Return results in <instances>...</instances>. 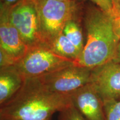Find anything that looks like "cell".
Wrapping results in <instances>:
<instances>
[{
    "mask_svg": "<svg viewBox=\"0 0 120 120\" xmlns=\"http://www.w3.org/2000/svg\"><path fill=\"white\" fill-rule=\"evenodd\" d=\"M105 120H120V100L104 103Z\"/></svg>",
    "mask_w": 120,
    "mask_h": 120,
    "instance_id": "cell-13",
    "label": "cell"
},
{
    "mask_svg": "<svg viewBox=\"0 0 120 120\" xmlns=\"http://www.w3.org/2000/svg\"><path fill=\"white\" fill-rule=\"evenodd\" d=\"M113 29L115 34L120 41V16L113 17Z\"/></svg>",
    "mask_w": 120,
    "mask_h": 120,
    "instance_id": "cell-18",
    "label": "cell"
},
{
    "mask_svg": "<svg viewBox=\"0 0 120 120\" xmlns=\"http://www.w3.org/2000/svg\"><path fill=\"white\" fill-rule=\"evenodd\" d=\"M21 1L22 0H1V5L10 7Z\"/></svg>",
    "mask_w": 120,
    "mask_h": 120,
    "instance_id": "cell-19",
    "label": "cell"
},
{
    "mask_svg": "<svg viewBox=\"0 0 120 120\" xmlns=\"http://www.w3.org/2000/svg\"><path fill=\"white\" fill-rule=\"evenodd\" d=\"M49 46L58 55L71 59L75 62L80 57V52L63 32L59 34Z\"/></svg>",
    "mask_w": 120,
    "mask_h": 120,
    "instance_id": "cell-11",
    "label": "cell"
},
{
    "mask_svg": "<svg viewBox=\"0 0 120 120\" xmlns=\"http://www.w3.org/2000/svg\"><path fill=\"white\" fill-rule=\"evenodd\" d=\"M115 59L116 60H118V61H120V41L119 42V44H118V47H117V50L116 55V56H115Z\"/></svg>",
    "mask_w": 120,
    "mask_h": 120,
    "instance_id": "cell-20",
    "label": "cell"
},
{
    "mask_svg": "<svg viewBox=\"0 0 120 120\" xmlns=\"http://www.w3.org/2000/svg\"><path fill=\"white\" fill-rule=\"evenodd\" d=\"M0 9V49L9 54L17 62L25 56L28 47L9 20L6 8L1 6Z\"/></svg>",
    "mask_w": 120,
    "mask_h": 120,
    "instance_id": "cell-9",
    "label": "cell"
},
{
    "mask_svg": "<svg viewBox=\"0 0 120 120\" xmlns=\"http://www.w3.org/2000/svg\"><path fill=\"white\" fill-rule=\"evenodd\" d=\"M76 1L79 2L89 1L98 6L103 11L110 13L112 15V5L111 0H76Z\"/></svg>",
    "mask_w": 120,
    "mask_h": 120,
    "instance_id": "cell-15",
    "label": "cell"
},
{
    "mask_svg": "<svg viewBox=\"0 0 120 120\" xmlns=\"http://www.w3.org/2000/svg\"><path fill=\"white\" fill-rule=\"evenodd\" d=\"M112 5V15L113 17L120 16V0H111Z\"/></svg>",
    "mask_w": 120,
    "mask_h": 120,
    "instance_id": "cell-17",
    "label": "cell"
},
{
    "mask_svg": "<svg viewBox=\"0 0 120 120\" xmlns=\"http://www.w3.org/2000/svg\"><path fill=\"white\" fill-rule=\"evenodd\" d=\"M4 7L9 20L28 48L43 43L38 11L34 0H22L10 7Z\"/></svg>",
    "mask_w": 120,
    "mask_h": 120,
    "instance_id": "cell-5",
    "label": "cell"
},
{
    "mask_svg": "<svg viewBox=\"0 0 120 120\" xmlns=\"http://www.w3.org/2000/svg\"><path fill=\"white\" fill-rule=\"evenodd\" d=\"M71 105L70 95L50 92L38 77L29 78L17 94L0 107V120H52L56 112Z\"/></svg>",
    "mask_w": 120,
    "mask_h": 120,
    "instance_id": "cell-1",
    "label": "cell"
},
{
    "mask_svg": "<svg viewBox=\"0 0 120 120\" xmlns=\"http://www.w3.org/2000/svg\"><path fill=\"white\" fill-rule=\"evenodd\" d=\"M92 69L73 64L64 67L38 78L50 92L70 95L90 83Z\"/></svg>",
    "mask_w": 120,
    "mask_h": 120,
    "instance_id": "cell-6",
    "label": "cell"
},
{
    "mask_svg": "<svg viewBox=\"0 0 120 120\" xmlns=\"http://www.w3.org/2000/svg\"><path fill=\"white\" fill-rule=\"evenodd\" d=\"M90 83L104 103L120 100V61L114 58L92 69Z\"/></svg>",
    "mask_w": 120,
    "mask_h": 120,
    "instance_id": "cell-7",
    "label": "cell"
},
{
    "mask_svg": "<svg viewBox=\"0 0 120 120\" xmlns=\"http://www.w3.org/2000/svg\"><path fill=\"white\" fill-rule=\"evenodd\" d=\"M63 33L81 54L85 43L81 28L78 22V19L69 21L64 26Z\"/></svg>",
    "mask_w": 120,
    "mask_h": 120,
    "instance_id": "cell-12",
    "label": "cell"
},
{
    "mask_svg": "<svg viewBox=\"0 0 120 120\" xmlns=\"http://www.w3.org/2000/svg\"><path fill=\"white\" fill-rule=\"evenodd\" d=\"M25 80L14 66L0 68V107L17 94Z\"/></svg>",
    "mask_w": 120,
    "mask_h": 120,
    "instance_id": "cell-10",
    "label": "cell"
},
{
    "mask_svg": "<svg viewBox=\"0 0 120 120\" xmlns=\"http://www.w3.org/2000/svg\"><path fill=\"white\" fill-rule=\"evenodd\" d=\"M34 1H40V0H34ZM60 1H70V0H60Z\"/></svg>",
    "mask_w": 120,
    "mask_h": 120,
    "instance_id": "cell-21",
    "label": "cell"
},
{
    "mask_svg": "<svg viewBox=\"0 0 120 120\" xmlns=\"http://www.w3.org/2000/svg\"><path fill=\"white\" fill-rule=\"evenodd\" d=\"M36 4L43 43L49 45L63 32L69 21L78 19L83 4L76 0H40Z\"/></svg>",
    "mask_w": 120,
    "mask_h": 120,
    "instance_id": "cell-3",
    "label": "cell"
},
{
    "mask_svg": "<svg viewBox=\"0 0 120 120\" xmlns=\"http://www.w3.org/2000/svg\"><path fill=\"white\" fill-rule=\"evenodd\" d=\"M72 106L86 120H105L104 102L91 83L70 94Z\"/></svg>",
    "mask_w": 120,
    "mask_h": 120,
    "instance_id": "cell-8",
    "label": "cell"
},
{
    "mask_svg": "<svg viewBox=\"0 0 120 120\" xmlns=\"http://www.w3.org/2000/svg\"><path fill=\"white\" fill-rule=\"evenodd\" d=\"M17 61L9 54L0 49V68L14 66Z\"/></svg>",
    "mask_w": 120,
    "mask_h": 120,
    "instance_id": "cell-16",
    "label": "cell"
},
{
    "mask_svg": "<svg viewBox=\"0 0 120 120\" xmlns=\"http://www.w3.org/2000/svg\"><path fill=\"white\" fill-rule=\"evenodd\" d=\"M83 12L86 42L76 64L92 70L115 58L120 41L111 14L90 4L83 5Z\"/></svg>",
    "mask_w": 120,
    "mask_h": 120,
    "instance_id": "cell-2",
    "label": "cell"
},
{
    "mask_svg": "<svg viewBox=\"0 0 120 120\" xmlns=\"http://www.w3.org/2000/svg\"><path fill=\"white\" fill-rule=\"evenodd\" d=\"M73 64H76L75 61L58 55L42 43L28 48L14 66L26 79L40 77Z\"/></svg>",
    "mask_w": 120,
    "mask_h": 120,
    "instance_id": "cell-4",
    "label": "cell"
},
{
    "mask_svg": "<svg viewBox=\"0 0 120 120\" xmlns=\"http://www.w3.org/2000/svg\"><path fill=\"white\" fill-rule=\"evenodd\" d=\"M58 120H86L72 106L70 105L59 112Z\"/></svg>",
    "mask_w": 120,
    "mask_h": 120,
    "instance_id": "cell-14",
    "label": "cell"
}]
</instances>
